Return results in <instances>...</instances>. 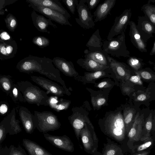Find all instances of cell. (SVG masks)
Wrapping results in <instances>:
<instances>
[{
    "mask_svg": "<svg viewBox=\"0 0 155 155\" xmlns=\"http://www.w3.org/2000/svg\"><path fill=\"white\" fill-rule=\"evenodd\" d=\"M16 68L21 72L28 74L37 72L59 83L68 91L61 78L60 71L54 66L52 60L49 58L30 55L20 61Z\"/></svg>",
    "mask_w": 155,
    "mask_h": 155,
    "instance_id": "obj_1",
    "label": "cell"
},
{
    "mask_svg": "<svg viewBox=\"0 0 155 155\" xmlns=\"http://www.w3.org/2000/svg\"><path fill=\"white\" fill-rule=\"evenodd\" d=\"M16 84L25 102L36 104L38 106H48L49 97L47 92L27 81H19Z\"/></svg>",
    "mask_w": 155,
    "mask_h": 155,
    "instance_id": "obj_2",
    "label": "cell"
},
{
    "mask_svg": "<svg viewBox=\"0 0 155 155\" xmlns=\"http://www.w3.org/2000/svg\"><path fill=\"white\" fill-rule=\"evenodd\" d=\"M105 133L116 140L121 141L125 137V126L123 116L120 111L110 113L104 123Z\"/></svg>",
    "mask_w": 155,
    "mask_h": 155,
    "instance_id": "obj_3",
    "label": "cell"
},
{
    "mask_svg": "<svg viewBox=\"0 0 155 155\" xmlns=\"http://www.w3.org/2000/svg\"><path fill=\"white\" fill-rule=\"evenodd\" d=\"M36 127L40 132L45 133L58 129L61 126L57 116L49 111L35 110Z\"/></svg>",
    "mask_w": 155,
    "mask_h": 155,
    "instance_id": "obj_4",
    "label": "cell"
},
{
    "mask_svg": "<svg viewBox=\"0 0 155 155\" xmlns=\"http://www.w3.org/2000/svg\"><path fill=\"white\" fill-rule=\"evenodd\" d=\"M103 50L108 54L119 58L129 57L130 52L125 43V32H123L115 38L106 40L103 42Z\"/></svg>",
    "mask_w": 155,
    "mask_h": 155,
    "instance_id": "obj_5",
    "label": "cell"
},
{
    "mask_svg": "<svg viewBox=\"0 0 155 155\" xmlns=\"http://www.w3.org/2000/svg\"><path fill=\"white\" fill-rule=\"evenodd\" d=\"M132 15L130 9L124 11L119 16L115 18L114 23L111 27L107 36V40H109L115 36L125 32L130 21Z\"/></svg>",
    "mask_w": 155,
    "mask_h": 155,
    "instance_id": "obj_6",
    "label": "cell"
},
{
    "mask_svg": "<svg viewBox=\"0 0 155 155\" xmlns=\"http://www.w3.org/2000/svg\"><path fill=\"white\" fill-rule=\"evenodd\" d=\"M86 0H80L76 7L78 18H75L77 23L85 29L93 28L95 25L93 16L87 5Z\"/></svg>",
    "mask_w": 155,
    "mask_h": 155,
    "instance_id": "obj_7",
    "label": "cell"
},
{
    "mask_svg": "<svg viewBox=\"0 0 155 155\" xmlns=\"http://www.w3.org/2000/svg\"><path fill=\"white\" fill-rule=\"evenodd\" d=\"M31 80L46 90L47 93L58 97L68 94V92L64 88L57 83L49 79L41 76H31Z\"/></svg>",
    "mask_w": 155,
    "mask_h": 155,
    "instance_id": "obj_8",
    "label": "cell"
},
{
    "mask_svg": "<svg viewBox=\"0 0 155 155\" xmlns=\"http://www.w3.org/2000/svg\"><path fill=\"white\" fill-rule=\"evenodd\" d=\"M26 2L28 4V6L32 8L35 11L42 14L51 20L62 25L72 26V24L68 20V18L58 12L49 8L33 4L30 2Z\"/></svg>",
    "mask_w": 155,
    "mask_h": 155,
    "instance_id": "obj_9",
    "label": "cell"
},
{
    "mask_svg": "<svg viewBox=\"0 0 155 155\" xmlns=\"http://www.w3.org/2000/svg\"><path fill=\"white\" fill-rule=\"evenodd\" d=\"M45 139L54 146L70 152L74 150L73 145L70 139L66 135L59 136L44 133Z\"/></svg>",
    "mask_w": 155,
    "mask_h": 155,
    "instance_id": "obj_10",
    "label": "cell"
},
{
    "mask_svg": "<svg viewBox=\"0 0 155 155\" xmlns=\"http://www.w3.org/2000/svg\"><path fill=\"white\" fill-rule=\"evenodd\" d=\"M137 26L142 39L146 43L153 37L154 31V26L145 16H139Z\"/></svg>",
    "mask_w": 155,
    "mask_h": 155,
    "instance_id": "obj_11",
    "label": "cell"
},
{
    "mask_svg": "<svg viewBox=\"0 0 155 155\" xmlns=\"http://www.w3.org/2000/svg\"><path fill=\"white\" fill-rule=\"evenodd\" d=\"M19 115L26 132L31 134L36 128L35 116L26 107H21L18 110Z\"/></svg>",
    "mask_w": 155,
    "mask_h": 155,
    "instance_id": "obj_12",
    "label": "cell"
},
{
    "mask_svg": "<svg viewBox=\"0 0 155 155\" xmlns=\"http://www.w3.org/2000/svg\"><path fill=\"white\" fill-rule=\"evenodd\" d=\"M110 68L117 78L127 80L129 78L130 71L124 63L119 62L109 55L108 57Z\"/></svg>",
    "mask_w": 155,
    "mask_h": 155,
    "instance_id": "obj_13",
    "label": "cell"
},
{
    "mask_svg": "<svg viewBox=\"0 0 155 155\" xmlns=\"http://www.w3.org/2000/svg\"><path fill=\"white\" fill-rule=\"evenodd\" d=\"M145 122L143 114L139 112L136 114L133 124L128 133L129 140L133 142L140 140Z\"/></svg>",
    "mask_w": 155,
    "mask_h": 155,
    "instance_id": "obj_14",
    "label": "cell"
},
{
    "mask_svg": "<svg viewBox=\"0 0 155 155\" xmlns=\"http://www.w3.org/2000/svg\"><path fill=\"white\" fill-rule=\"evenodd\" d=\"M17 44L15 40L4 41L0 40V60L13 58L17 54Z\"/></svg>",
    "mask_w": 155,
    "mask_h": 155,
    "instance_id": "obj_15",
    "label": "cell"
},
{
    "mask_svg": "<svg viewBox=\"0 0 155 155\" xmlns=\"http://www.w3.org/2000/svg\"><path fill=\"white\" fill-rule=\"evenodd\" d=\"M129 35L131 42L140 51L147 52V43L142 39L139 32L137 25L132 21H130Z\"/></svg>",
    "mask_w": 155,
    "mask_h": 155,
    "instance_id": "obj_16",
    "label": "cell"
},
{
    "mask_svg": "<svg viewBox=\"0 0 155 155\" xmlns=\"http://www.w3.org/2000/svg\"><path fill=\"white\" fill-rule=\"evenodd\" d=\"M26 2L50 8L63 15L68 18L71 15L58 0H26Z\"/></svg>",
    "mask_w": 155,
    "mask_h": 155,
    "instance_id": "obj_17",
    "label": "cell"
},
{
    "mask_svg": "<svg viewBox=\"0 0 155 155\" xmlns=\"http://www.w3.org/2000/svg\"><path fill=\"white\" fill-rule=\"evenodd\" d=\"M31 16L34 26L40 32L50 34V31L47 30L49 25L55 28H57V26L52 22L51 19L46 18L43 15L37 14L34 11H32Z\"/></svg>",
    "mask_w": 155,
    "mask_h": 155,
    "instance_id": "obj_18",
    "label": "cell"
},
{
    "mask_svg": "<svg viewBox=\"0 0 155 155\" xmlns=\"http://www.w3.org/2000/svg\"><path fill=\"white\" fill-rule=\"evenodd\" d=\"M116 0H106L99 5L93 13L94 22L104 20L109 15L116 3Z\"/></svg>",
    "mask_w": 155,
    "mask_h": 155,
    "instance_id": "obj_19",
    "label": "cell"
},
{
    "mask_svg": "<svg viewBox=\"0 0 155 155\" xmlns=\"http://www.w3.org/2000/svg\"><path fill=\"white\" fill-rule=\"evenodd\" d=\"M52 61L56 68L66 76L72 77L77 74L71 61H68L63 58L56 57L53 58Z\"/></svg>",
    "mask_w": 155,
    "mask_h": 155,
    "instance_id": "obj_20",
    "label": "cell"
},
{
    "mask_svg": "<svg viewBox=\"0 0 155 155\" xmlns=\"http://www.w3.org/2000/svg\"><path fill=\"white\" fill-rule=\"evenodd\" d=\"M68 119L74 130L75 135L78 140H79L81 130L84 127L86 123L90 125L92 129L94 128V126L88 117L86 115L79 114L75 117L73 114L72 116L69 117Z\"/></svg>",
    "mask_w": 155,
    "mask_h": 155,
    "instance_id": "obj_21",
    "label": "cell"
},
{
    "mask_svg": "<svg viewBox=\"0 0 155 155\" xmlns=\"http://www.w3.org/2000/svg\"><path fill=\"white\" fill-rule=\"evenodd\" d=\"M19 121L16 119V110L13 108L10 114L5 117L0 123L5 128L10 130L15 133L17 134L21 131Z\"/></svg>",
    "mask_w": 155,
    "mask_h": 155,
    "instance_id": "obj_22",
    "label": "cell"
},
{
    "mask_svg": "<svg viewBox=\"0 0 155 155\" xmlns=\"http://www.w3.org/2000/svg\"><path fill=\"white\" fill-rule=\"evenodd\" d=\"M84 53V58L91 59L102 65L109 66L108 59L109 55L103 49L99 51H91L86 49Z\"/></svg>",
    "mask_w": 155,
    "mask_h": 155,
    "instance_id": "obj_23",
    "label": "cell"
},
{
    "mask_svg": "<svg viewBox=\"0 0 155 155\" xmlns=\"http://www.w3.org/2000/svg\"><path fill=\"white\" fill-rule=\"evenodd\" d=\"M77 62L86 70L94 72L104 70L110 68L109 66L102 65L91 59L87 58H80L78 60Z\"/></svg>",
    "mask_w": 155,
    "mask_h": 155,
    "instance_id": "obj_24",
    "label": "cell"
},
{
    "mask_svg": "<svg viewBox=\"0 0 155 155\" xmlns=\"http://www.w3.org/2000/svg\"><path fill=\"white\" fill-rule=\"evenodd\" d=\"M23 145L30 155H53L36 143L23 139Z\"/></svg>",
    "mask_w": 155,
    "mask_h": 155,
    "instance_id": "obj_25",
    "label": "cell"
},
{
    "mask_svg": "<svg viewBox=\"0 0 155 155\" xmlns=\"http://www.w3.org/2000/svg\"><path fill=\"white\" fill-rule=\"evenodd\" d=\"M70 104V101L59 98L56 96L49 97L48 100V106L57 112L66 110L68 108Z\"/></svg>",
    "mask_w": 155,
    "mask_h": 155,
    "instance_id": "obj_26",
    "label": "cell"
},
{
    "mask_svg": "<svg viewBox=\"0 0 155 155\" xmlns=\"http://www.w3.org/2000/svg\"><path fill=\"white\" fill-rule=\"evenodd\" d=\"M103 43L99 33V30L97 29L92 34L86 44L88 50L91 51H99L102 50Z\"/></svg>",
    "mask_w": 155,
    "mask_h": 155,
    "instance_id": "obj_27",
    "label": "cell"
},
{
    "mask_svg": "<svg viewBox=\"0 0 155 155\" xmlns=\"http://www.w3.org/2000/svg\"><path fill=\"white\" fill-rule=\"evenodd\" d=\"M80 135L85 149L89 151L92 150L94 143H96V141L93 140V136L92 137L90 131L87 128L86 124L81 130Z\"/></svg>",
    "mask_w": 155,
    "mask_h": 155,
    "instance_id": "obj_28",
    "label": "cell"
},
{
    "mask_svg": "<svg viewBox=\"0 0 155 155\" xmlns=\"http://www.w3.org/2000/svg\"><path fill=\"white\" fill-rule=\"evenodd\" d=\"M152 116V113H150L145 122L140 140L141 141L145 142L152 139L150 133L153 127Z\"/></svg>",
    "mask_w": 155,
    "mask_h": 155,
    "instance_id": "obj_29",
    "label": "cell"
},
{
    "mask_svg": "<svg viewBox=\"0 0 155 155\" xmlns=\"http://www.w3.org/2000/svg\"><path fill=\"white\" fill-rule=\"evenodd\" d=\"M135 110L133 108H126L124 112V121L126 132L128 133L134 121L136 114Z\"/></svg>",
    "mask_w": 155,
    "mask_h": 155,
    "instance_id": "obj_30",
    "label": "cell"
},
{
    "mask_svg": "<svg viewBox=\"0 0 155 155\" xmlns=\"http://www.w3.org/2000/svg\"><path fill=\"white\" fill-rule=\"evenodd\" d=\"M150 0L141 7L145 16L152 24L154 27L155 34V6L150 4Z\"/></svg>",
    "mask_w": 155,
    "mask_h": 155,
    "instance_id": "obj_31",
    "label": "cell"
},
{
    "mask_svg": "<svg viewBox=\"0 0 155 155\" xmlns=\"http://www.w3.org/2000/svg\"><path fill=\"white\" fill-rule=\"evenodd\" d=\"M15 83L12 77L8 75H2L0 76V86L3 91L9 95Z\"/></svg>",
    "mask_w": 155,
    "mask_h": 155,
    "instance_id": "obj_32",
    "label": "cell"
},
{
    "mask_svg": "<svg viewBox=\"0 0 155 155\" xmlns=\"http://www.w3.org/2000/svg\"><path fill=\"white\" fill-rule=\"evenodd\" d=\"M7 28L11 32H14L18 25V21L15 16L11 13L8 14L4 19Z\"/></svg>",
    "mask_w": 155,
    "mask_h": 155,
    "instance_id": "obj_33",
    "label": "cell"
},
{
    "mask_svg": "<svg viewBox=\"0 0 155 155\" xmlns=\"http://www.w3.org/2000/svg\"><path fill=\"white\" fill-rule=\"evenodd\" d=\"M104 155H123L121 149L117 145L111 144L106 146Z\"/></svg>",
    "mask_w": 155,
    "mask_h": 155,
    "instance_id": "obj_34",
    "label": "cell"
},
{
    "mask_svg": "<svg viewBox=\"0 0 155 155\" xmlns=\"http://www.w3.org/2000/svg\"><path fill=\"white\" fill-rule=\"evenodd\" d=\"M9 95L14 102H25L22 95L19 90L16 84H14Z\"/></svg>",
    "mask_w": 155,
    "mask_h": 155,
    "instance_id": "obj_35",
    "label": "cell"
},
{
    "mask_svg": "<svg viewBox=\"0 0 155 155\" xmlns=\"http://www.w3.org/2000/svg\"><path fill=\"white\" fill-rule=\"evenodd\" d=\"M32 42L34 44L42 48L48 46L50 44L49 39L44 36H41L34 37Z\"/></svg>",
    "mask_w": 155,
    "mask_h": 155,
    "instance_id": "obj_36",
    "label": "cell"
},
{
    "mask_svg": "<svg viewBox=\"0 0 155 155\" xmlns=\"http://www.w3.org/2000/svg\"><path fill=\"white\" fill-rule=\"evenodd\" d=\"M105 70L93 72L85 73V78L86 80L88 81H91L93 80L105 76L107 74L106 72L104 71Z\"/></svg>",
    "mask_w": 155,
    "mask_h": 155,
    "instance_id": "obj_37",
    "label": "cell"
},
{
    "mask_svg": "<svg viewBox=\"0 0 155 155\" xmlns=\"http://www.w3.org/2000/svg\"><path fill=\"white\" fill-rule=\"evenodd\" d=\"M62 1L71 12L73 15H74L75 8L78 4L79 1L78 0H62Z\"/></svg>",
    "mask_w": 155,
    "mask_h": 155,
    "instance_id": "obj_38",
    "label": "cell"
},
{
    "mask_svg": "<svg viewBox=\"0 0 155 155\" xmlns=\"http://www.w3.org/2000/svg\"><path fill=\"white\" fill-rule=\"evenodd\" d=\"M141 59L134 57H130L127 59V62L128 64L133 68L137 70L141 66Z\"/></svg>",
    "mask_w": 155,
    "mask_h": 155,
    "instance_id": "obj_39",
    "label": "cell"
},
{
    "mask_svg": "<svg viewBox=\"0 0 155 155\" xmlns=\"http://www.w3.org/2000/svg\"><path fill=\"white\" fill-rule=\"evenodd\" d=\"M106 99L101 97H92L91 101L94 107L98 108L104 105L106 102Z\"/></svg>",
    "mask_w": 155,
    "mask_h": 155,
    "instance_id": "obj_40",
    "label": "cell"
},
{
    "mask_svg": "<svg viewBox=\"0 0 155 155\" xmlns=\"http://www.w3.org/2000/svg\"><path fill=\"white\" fill-rule=\"evenodd\" d=\"M153 140L151 139L150 140L145 142L143 144L135 146L134 150L137 152H140L143 151L150 147L152 144Z\"/></svg>",
    "mask_w": 155,
    "mask_h": 155,
    "instance_id": "obj_41",
    "label": "cell"
},
{
    "mask_svg": "<svg viewBox=\"0 0 155 155\" xmlns=\"http://www.w3.org/2000/svg\"><path fill=\"white\" fill-rule=\"evenodd\" d=\"M17 0H0V15L4 14L5 11L3 8L7 5H11L17 1Z\"/></svg>",
    "mask_w": 155,
    "mask_h": 155,
    "instance_id": "obj_42",
    "label": "cell"
},
{
    "mask_svg": "<svg viewBox=\"0 0 155 155\" xmlns=\"http://www.w3.org/2000/svg\"><path fill=\"white\" fill-rule=\"evenodd\" d=\"M0 40L2 41H8L13 40L11 36L6 31L3 30H0Z\"/></svg>",
    "mask_w": 155,
    "mask_h": 155,
    "instance_id": "obj_43",
    "label": "cell"
},
{
    "mask_svg": "<svg viewBox=\"0 0 155 155\" xmlns=\"http://www.w3.org/2000/svg\"><path fill=\"white\" fill-rule=\"evenodd\" d=\"M135 73L137 74H139L140 77L141 76L142 78L145 79L149 80L152 78L151 74L147 71H136Z\"/></svg>",
    "mask_w": 155,
    "mask_h": 155,
    "instance_id": "obj_44",
    "label": "cell"
},
{
    "mask_svg": "<svg viewBox=\"0 0 155 155\" xmlns=\"http://www.w3.org/2000/svg\"><path fill=\"white\" fill-rule=\"evenodd\" d=\"M100 0H86V3L90 10L94 8Z\"/></svg>",
    "mask_w": 155,
    "mask_h": 155,
    "instance_id": "obj_45",
    "label": "cell"
},
{
    "mask_svg": "<svg viewBox=\"0 0 155 155\" xmlns=\"http://www.w3.org/2000/svg\"><path fill=\"white\" fill-rule=\"evenodd\" d=\"M137 74L136 75L131 76L130 78V81L134 83L142 85V82L140 79V77L139 74Z\"/></svg>",
    "mask_w": 155,
    "mask_h": 155,
    "instance_id": "obj_46",
    "label": "cell"
},
{
    "mask_svg": "<svg viewBox=\"0 0 155 155\" xmlns=\"http://www.w3.org/2000/svg\"><path fill=\"white\" fill-rule=\"evenodd\" d=\"M111 86V84L108 82L104 81L99 83L97 87L99 88H102L109 87Z\"/></svg>",
    "mask_w": 155,
    "mask_h": 155,
    "instance_id": "obj_47",
    "label": "cell"
},
{
    "mask_svg": "<svg viewBox=\"0 0 155 155\" xmlns=\"http://www.w3.org/2000/svg\"><path fill=\"white\" fill-rule=\"evenodd\" d=\"M5 130L2 125H0V141L1 142L3 140Z\"/></svg>",
    "mask_w": 155,
    "mask_h": 155,
    "instance_id": "obj_48",
    "label": "cell"
},
{
    "mask_svg": "<svg viewBox=\"0 0 155 155\" xmlns=\"http://www.w3.org/2000/svg\"><path fill=\"white\" fill-rule=\"evenodd\" d=\"M8 109L7 106L3 104L1 105L0 107V112L2 114H4L7 112Z\"/></svg>",
    "mask_w": 155,
    "mask_h": 155,
    "instance_id": "obj_49",
    "label": "cell"
},
{
    "mask_svg": "<svg viewBox=\"0 0 155 155\" xmlns=\"http://www.w3.org/2000/svg\"><path fill=\"white\" fill-rule=\"evenodd\" d=\"M10 155H24L21 151L17 149L11 150Z\"/></svg>",
    "mask_w": 155,
    "mask_h": 155,
    "instance_id": "obj_50",
    "label": "cell"
},
{
    "mask_svg": "<svg viewBox=\"0 0 155 155\" xmlns=\"http://www.w3.org/2000/svg\"><path fill=\"white\" fill-rule=\"evenodd\" d=\"M137 100L140 101H142L146 100L147 99L146 95L144 94H141L138 95L137 97Z\"/></svg>",
    "mask_w": 155,
    "mask_h": 155,
    "instance_id": "obj_51",
    "label": "cell"
},
{
    "mask_svg": "<svg viewBox=\"0 0 155 155\" xmlns=\"http://www.w3.org/2000/svg\"><path fill=\"white\" fill-rule=\"evenodd\" d=\"M150 152L149 151H142L138 152L133 155H148Z\"/></svg>",
    "mask_w": 155,
    "mask_h": 155,
    "instance_id": "obj_52",
    "label": "cell"
},
{
    "mask_svg": "<svg viewBox=\"0 0 155 155\" xmlns=\"http://www.w3.org/2000/svg\"><path fill=\"white\" fill-rule=\"evenodd\" d=\"M150 54V55H155V41Z\"/></svg>",
    "mask_w": 155,
    "mask_h": 155,
    "instance_id": "obj_53",
    "label": "cell"
},
{
    "mask_svg": "<svg viewBox=\"0 0 155 155\" xmlns=\"http://www.w3.org/2000/svg\"><path fill=\"white\" fill-rule=\"evenodd\" d=\"M130 90V88L129 87H124L123 88V91L125 93H128Z\"/></svg>",
    "mask_w": 155,
    "mask_h": 155,
    "instance_id": "obj_54",
    "label": "cell"
},
{
    "mask_svg": "<svg viewBox=\"0 0 155 155\" xmlns=\"http://www.w3.org/2000/svg\"><path fill=\"white\" fill-rule=\"evenodd\" d=\"M152 130L154 131H155V114L154 115L153 122V127Z\"/></svg>",
    "mask_w": 155,
    "mask_h": 155,
    "instance_id": "obj_55",
    "label": "cell"
}]
</instances>
